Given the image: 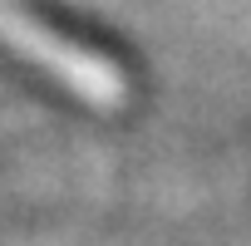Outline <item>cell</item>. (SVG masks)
I'll return each mask as SVG.
<instances>
[{
    "instance_id": "1",
    "label": "cell",
    "mask_w": 251,
    "mask_h": 246,
    "mask_svg": "<svg viewBox=\"0 0 251 246\" xmlns=\"http://www.w3.org/2000/svg\"><path fill=\"white\" fill-rule=\"evenodd\" d=\"M0 49H10L25 69L45 74L89 108H128L133 74L89 25L69 20L45 0H0Z\"/></svg>"
}]
</instances>
